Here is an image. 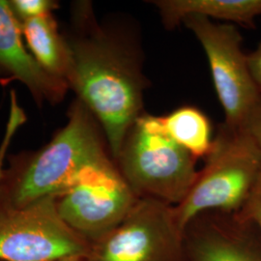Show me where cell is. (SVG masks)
Here are the masks:
<instances>
[{
	"label": "cell",
	"mask_w": 261,
	"mask_h": 261,
	"mask_svg": "<svg viewBox=\"0 0 261 261\" xmlns=\"http://www.w3.org/2000/svg\"><path fill=\"white\" fill-rule=\"evenodd\" d=\"M168 136L195 158H206L213 147L212 127L200 110L184 106L168 115L160 116Z\"/></svg>",
	"instance_id": "7c38bea8"
},
{
	"label": "cell",
	"mask_w": 261,
	"mask_h": 261,
	"mask_svg": "<svg viewBox=\"0 0 261 261\" xmlns=\"http://www.w3.org/2000/svg\"><path fill=\"white\" fill-rule=\"evenodd\" d=\"M0 68L10 75V79L28 86L40 103L59 102L69 88L65 81L47 72L24 47L20 21L11 9L9 2L2 0H0Z\"/></svg>",
	"instance_id": "9c48e42d"
},
{
	"label": "cell",
	"mask_w": 261,
	"mask_h": 261,
	"mask_svg": "<svg viewBox=\"0 0 261 261\" xmlns=\"http://www.w3.org/2000/svg\"><path fill=\"white\" fill-rule=\"evenodd\" d=\"M202 236L193 246L194 261H255L238 243L218 229Z\"/></svg>",
	"instance_id": "4fadbf2b"
},
{
	"label": "cell",
	"mask_w": 261,
	"mask_h": 261,
	"mask_svg": "<svg viewBox=\"0 0 261 261\" xmlns=\"http://www.w3.org/2000/svg\"><path fill=\"white\" fill-rule=\"evenodd\" d=\"M184 235L174 206L140 197L120 224L91 244L85 261H181Z\"/></svg>",
	"instance_id": "ba28073f"
},
{
	"label": "cell",
	"mask_w": 261,
	"mask_h": 261,
	"mask_svg": "<svg viewBox=\"0 0 261 261\" xmlns=\"http://www.w3.org/2000/svg\"><path fill=\"white\" fill-rule=\"evenodd\" d=\"M115 161L138 197L171 206L184 200L198 174L196 159L168 136L160 116L146 113L130 127Z\"/></svg>",
	"instance_id": "277c9868"
},
{
	"label": "cell",
	"mask_w": 261,
	"mask_h": 261,
	"mask_svg": "<svg viewBox=\"0 0 261 261\" xmlns=\"http://www.w3.org/2000/svg\"><path fill=\"white\" fill-rule=\"evenodd\" d=\"M9 4L20 22L50 15L51 11L57 7L56 2L48 0H14Z\"/></svg>",
	"instance_id": "5bb4252c"
},
{
	"label": "cell",
	"mask_w": 261,
	"mask_h": 261,
	"mask_svg": "<svg viewBox=\"0 0 261 261\" xmlns=\"http://www.w3.org/2000/svg\"><path fill=\"white\" fill-rule=\"evenodd\" d=\"M243 130L252 137L261 149V98L249 116Z\"/></svg>",
	"instance_id": "2e32d148"
},
{
	"label": "cell",
	"mask_w": 261,
	"mask_h": 261,
	"mask_svg": "<svg viewBox=\"0 0 261 261\" xmlns=\"http://www.w3.org/2000/svg\"><path fill=\"white\" fill-rule=\"evenodd\" d=\"M248 64L252 79L261 94V41L256 48L248 55Z\"/></svg>",
	"instance_id": "e0dca14e"
},
{
	"label": "cell",
	"mask_w": 261,
	"mask_h": 261,
	"mask_svg": "<svg viewBox=\"0 0 261 261\" xmlns=\"http://www.w3.org/2000/svg\"><path fill=\"white\" fill-rule=\"evenodd\" d=\"M139 198L108 157L85 168L56 203L61 219L91 245L120 224Z\"/></svg>",
	"instance_id": "8992f818"
},
{
	"label": "cell",
	"mask_w": 261,
	"mask_h": 261,
	"mask_svg": "<svg viewBox=\"0 0 261 261\" xmlns=\"http://www.w3.org/2000/svg\"><path fill=\"white\" fill-rule=\"evenodd\" d=\"M102 132L95 116L77 99L63 129L0 190L19 206L60 196L85 168L109 157Z\"/></svg>",
	"instance_id": "7a4b0ae2"
},
{
	"label": "cell",
	"mask_w": 261,
	"mask_h": 261,
	"mask_svg": "<svg viewBox=\"0 0 261 261\" xmlns=\"http://www.w3.org/2000/svg\"><path fill=\"white\" fill-rule=\"evenodd\" d=\"M261 172V149L245 130L223 124L184 200L174 206L183 233L196 218L208 211L241 210Z\"/></svg>",
	"instance_id": "3957f363"
},
{
	"label": "cell",
	"mask_w": 261,
	"mask_h": 261,
	"mask_svg": "<svg viewBox=\"0 0 261 261\" xmlns=\"http://www.w3.org/2000/svg\"><path fill=\"white\" fill-rule=\"evenodd\" d=\"M183 24L196 36L205 51L215 89L224 109V125L241 130L261 94L252 79L248 55L242 49V35L230 23H216L200 16H191Z\"/></svg>",
	"instance_id": "52a82bcc"
},
{
	"label": "cell",
	"mask_w": 261,
	"mask_h": 261,
	"mask_svg": "<svg viewBox=\"0 0 261 261\" xmlns=\"http://www.w3.org/2000/svg\"><path fill=\"white\" fill-rule=\"evenodd\" d=\"M56 261H85V256H71Z\"/></svg>",
	"instance_id": "ac0fdd59"
},
{
	"label": "cell",
	"mask_w": 261,
	"mask_h": 261,
	"mask_svg": "<svg viewBox=\"0 0 261 261\" xmlns=\"http://www.w3.org/2000/svg\"><path fill=\"white\" fill-rule=\"evenodd\" d=\"M90 246L61 219L56 197L19 206L0 190V261L86 256Z\"/></svg>",
	"instance_id": "5b68a950"
},
{
	"label": "cell",
	"mask_w": 261,
	"mask_h": 261,
	"mask_svg": "<svg viewBox=\"0 0 261 261\" xmlns=\"http://www.w3.org/2000/svg\"><path fill=\"white\" fill-rule=\"evenodd\" d=\"M20 24L28 47L39 64L49 74L67 83L71 63L70 49L51 14L24 20Z\"/></svg>",
	"instance_id": "8fae6325"
},
{
	"label": "cell",
	"mask_w": 261,
	"mask_h": 261,
	"mask_svg": "<svg viewBox=\"0 0 261 261\" xmlns=\"http://www.w3.org/2000/svg\"><path fill=\"white\" fill-rule=\"evenodd\" d=\"M75 32L66 39L71 63L67 83L99 122L114 160L133 124L143 112L148 86L140 47L100 25L90 5L75 11Z\"/></svg>",
	"instance_id": "6da1fadb"
},
{
	"label": "cell",
	"mask_w": 261,
	"mask_h": 261,
	"mask_svg": "<svg viewBox=\"0 0 261 261\" xmlns=\"http://www.w3.org/2000/svg\"><path fill=\"white\" fill-rule=\"evenodd\" d=\"M238 217L241 222H252L261 229V172Z\"/></svg>",
	"instance_id": "9a60e30c"
},
{
	"label": "cell",
	"mask_w": 261,
	"mask_h": 261,
	"mask_svg": "<svg viewBox=\"0 0 261 261\" xmlns=\"http://www.w3.org/2000/svg\"><path fill=\"white\" fill-rule=\"evenodd\" d=\"M151 3L156 6L165 28L169 30L191 16L255 28V19L261 16V0H156Z\"/></svg>",
	"instance_id": "30bf717a"
}]
</instances>
